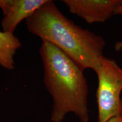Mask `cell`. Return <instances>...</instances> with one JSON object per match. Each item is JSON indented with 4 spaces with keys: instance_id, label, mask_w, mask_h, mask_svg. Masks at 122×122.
<instances>
[{
    "instance_id": "cell-1",
    "label": "cell",
    "mask_w": 122,
    "mask_h": 122,
    "mask_svg": "<svg viewBox=\"0 0 122 122\" xmlns=\"http://www.w3.org/2000/svg\"><path fill=\"white\" fill-rule=\"evenodd\" d=\"M25 20L30 33L57 47L83 71L96 72L100 67L104 39L66 17L53 1L48 0Z\"/></svg>"
},
{
    "instance_id": "cell-2",
    "label": "cell",
    "mask_w": 122,
    "mask_h": 122,
    "mask_svg": "<svg viewBox=\"0 0 122 122\" xmlns=\"http://www.w3.org/2000/svg\"><path fill=\"white\" fill-rule=\"evenodd\" d=\"M44 69V83L53 101L51 120L61 122L70 112L88 122V88L81 70L52 44L42 41L39 49Z\"/></svg>"
},
{
    "instance_id": "cell-3",
    "label": "cell",
    "mask_w": 122,
    "mask_h": 122,
    "mask_svg": "<svg viewBox=\"0 0 122 122\" xmlns=\"http://www.w3.org/2000/svg\"><path fill=\"white\" fill-rule=\"evenodd\" d=\"M96 73L98 81L96 93L98 122H107L122 114V69L113 59L103 56Z\"/></svg>"
},
{
    "instance_id": "cell-4",
    "label": "cell",
    "mask_w": 122,
    "mask_h": 122,
    "mask_svg": "<svg viewBox=\"0 0 122 122\" xmlns=\"http://www.w3.org/2000/svg\"><path fill=\"white\" fill-rule=\"evenodd\" d=\"M70 13L88 23L104 22L114 14L122 0H63Z\"/></svg>"
},
{
    "instance_id": "cell-5",
    "label": "cell",
    "mask_w": 122,
    "mask_h": 122,
    "mask_svg": "<svg viewBox=\"0 0 122 122\" xmlns=\"http://www.w3.org/2000/svg\"><path fill=\"white\" fill-rule=\"evenodd\" d=\"M48 0H0L4 17L3 31L13 33L20 23L26 20Z\"/></svg>"
},
{
    "instance_id": "cell-6",
    "label": "cell",
    "mask_w": 122,
    "mask_h": 122,
    "mask_svg": "<svg viewBox=\"0 0 122 122\" xmlns=\"http://www.w3.org/2000/svg\"><path fill=\"white\" fill-rule=\"evenodd\" d=\"M22 43L13 33L0 32V65L7 70L15 68L14 56Z\"/></svg>"
},
{
    "instance_id": "cell-7",
    "label": "cell",
    "mask_w": 122,
    "mask_h": 122,
    "mask_svg": "<svg viewBox=\"0 0 122 122\" xmlns=\"http://www.w3.org/2000/svg\"><path fill=\"white\" fill-rule=\"evenodd\" d=\"M122 14V5L117 7L114 14ZM115 49L117 51H120L122 50V42H118L115 44Z\"/></svg>"
},
{
    "instance_id": "cell-8",
    "label": "cell",
    "mask_w": 122,
    "mask_h": 122,
    "mask_svg": "<svg viewBox=\"0 0 122 122\" xmlns=\"http://www.w3.org/2000/svg\"><path fill=\"white\" fill-rule=\"evenodd\" d=\"M107 122H122V114L110 119Z\"/></svg>"
}]
</instances>
